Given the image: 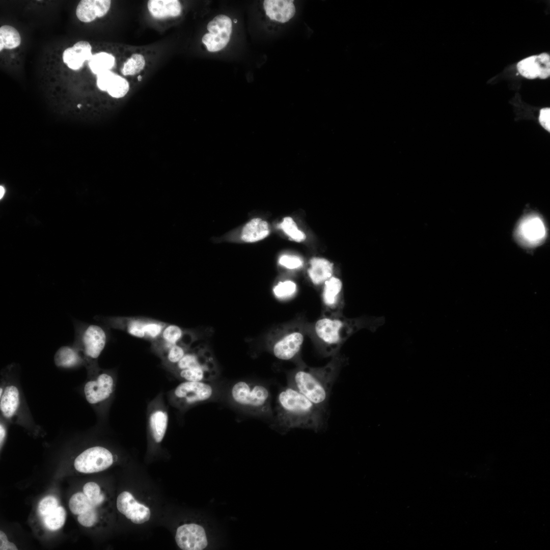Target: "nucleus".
Returning a JSON list of instances; mask_svg holds the SVG:
<instances>
[{"mask_svg":"<svg viewBox=\"0 0 550 550\" xmlns=\"http://www.w3.org/2000/svg\"><path fill=\"white\" fill-rule=\"evenodd\" d=\"M276 402L272 426L281 431L300 428L317 432L325 428L327 412L293 387L288 384L283 388Z\"/></svg>","mask_w":550,"mask_h":550,"instance_id":"1","label":"nucleus"},{"mask_svg":"<svg viewBox=\"0 0 550 550\" xmlns=\"http://www.w3.org/2000/svg\"><path fill=\"white\" fill-rule=\"evenodd\" d=\"M339 363L338 360L335 361L318 368L300 366L289 374L288 384L327 412L331 393L338 375Z\"/></svg>","mask_w":550,"mask_h":550,"instance_id":"2","label":"nucleus"},{"mask_svg":"<svg viewBox=\"0 0 550 550\" xmlns=\"http://www.w3.org/2000/svg\"><path fill=\"white\" fill-rule=\"evenodd\" d=\"M230 394L235 404L252 414L265 417H273L270 392L264 384L239 381L231 387Z\"/></svg>","mask_w":550,"mask_h":550,"instance_id":"3","label":"nucleus"},{"mask_svg":"<svg viewBox=\"0 0 550 550\" xmlns=\"http://www.w3.org/2000/svg\"><path fill=\"white\" fill-rule=\"evenodd\" d=\"M214 393V388L206 381H183L168 393V399L173 407L185 410L210 399Z\"/></svg>","mask_w":550,"mask_h":550,"instance_id":"4","label":"nucleus"},{"mask_svg":"<svg viewBox=\"0 0 550 550\" xmlns=\"http://www.w3.org/2000/svg\"><path fill=\"white\" fill-rule=\"evenodd\" d=\"M117 456L101 446L91 447L85 450L75 459L74 467L81 473L89 474L106 470L116 460Z\"/></svg>","mask_w":550,"mask_h":550,"instance_id":"5","label":"nucleus"},{"mask_svg":"<svg viewBox=\"0 0 550 550\" xmlns=\"http://www.w3.org/2000/svg\"><path fill=\"white\" fill-rule=\"evenodd\" d=\"M169 423V414L163 393H160L148 404L147 426L149 435L156 444L160 443L166 434Z\"/></svg>","mask_w":550,"mask_h":550,"instance_id":"6","label":"nucleus"},{"mask_svg":"<svg viewBox=\"0 0 550 550\" xmlns=\"http://www.w3.org/2000/svg\"><path fill=\"white\" fill-rule=\"evenodd\" d=\"M345 321L338 318L324 317L318 319L315 324L316 335L325 344L326 353H332L342 341V334L346 330Z\"/></svg>","mask_w":550,"mask_h":550,"instance_id":"7","label":"nucleus"},{"mask_svg":"<svg viewBox=\"0 0 550 550\" xmlns=\"http://www.w3.org/2000/svg\"><path fill=\"white\" fill-rule=\"evenodd\" d=\"M115 380L107 372L99 374L95 379L88 381L84 391L87 401L91 404H99L108 400L115 389Z\"/></svg>","mask_w":550,"mask_h":550,"instance_id":"8","label":"nucleus"},{"mask_svg":"<svg viewBox=\"0 0 550 550\" xmlns=\"http://www.w3.org/2000/svg\"><path fill=\"white\" fill-rule=\"evenodd\" d=\"M177 544L183 550H202L208 545V540L204 528L196 524H184L176 531Z\"/></svg>","mask_w":550,"mask_h":550,"instance_id":"9","label":"nucleus"},{"mask_svg":"<svg viewBox=\"0 0 550 550\" xmlns=\"http://www.w3.org/2000/svg\"><path fill=\"white\" fill-rule=\"evenodd\" d=\"M79 339L85 356L96 360L105 347L107 337L104 329L96 324H90L81 332Z\"/></svg>","mask_w":550,"mask_h":550,"instance_id":"10","label":"nucleus"},{"mask_svg":"<svg viewBox=\"0 0 550 550\" xmlns=\"http://www.w3.org/2000/svg\"><path fill=\"white\" fill-rule=\"evenodd\" d=\"M304 341V335L298 328H294L276 340L271 351L278 359L284 361L293 360L299 353Z\"/></svg>","mask_w":550,"mask_h":550,"instance_id":"11","label":"nucleus"},{"mask_svg":"<svg viewBox=\"0 0 550 550\" xmlns=\"http://www.w3.org/2000/svg\"><path fill=\"white\" fill-rule=\"evenodd\" d=\"M519 73L529 79H545L550 75V57L546 53L525 58L517 65Z\"/></svg>","mask_w":550,"mask_h":550,"instance_id":"12","label":"nucleus"},{"mask_svg":"<svg viewBox=\"0 0 550 550\" xmlns=\"http://www.w3.org/2000/svg\"><path fill=\"white\" fill-rule=\"evenodd\" d=\"M97 85L100 90L107 91L112 97L117 98L124 96L129 89L125 78L110 70L97 75Z\"/></svg>","mask_w":550,"mask_h":550,"instance_id":"13","label":"nucleus"},{"mask_svg":"<svg viewBox=\"0 0 550 550\" xmlns=\"http://www.w3.org/2000/svg\"><path fill=\"white\" fill-rule=\"evenodd\" d=\"M109 0H82L76 10L77 17L84 22H90L97 17L105 15L111 7Z\"/></svg>","mask_w":550,"mask_h":550,"instance_id":"14","label":"nucleus"},{"mask_svg":"<svg viewBox=\"0 0 550 550\" xmlns=\"http://www.w3.org/2000/svg\"><path fill=\"white\" fill-rule=\"evenodd\" d=\"M92 47L85 41L77 42L71 47L66 49L63 54L64 63L70 69H79L86 61H89L92 56Z\"/></svg>","mask_w":550,"mask_h":550,"instance_id":"15","label":"nucleus"},{"mask_svg":"<svg viewBox=\"0 0 550 550\" xmlns=\"http://www.w3.org/2000/svg\"><path fill=\"white\" fill-rule=\"evenodd\" d=\"M263 6L269 18L282 23L289 21L295 13L293 1L266 0Z\"/></svg>","mask_w":550,"mask_h":550,"instance_id":"16","label":"nucleus"},{"mask_svg":"<svg viewBox=\"0 0 550 550\" xmlns=\"http://www.w3.org/2000/svg\"><path fill=\"white\" fill-rule=\"evenodd\" d=\"M148 9L151 14L158 19L176 17L181 12V6L177 0H150Z\"/></svg>","mask_w":550,"mask_h":550,"instance_id":"17","label":"nucleus"},{"mask_svg":"<svg viewBox=\"0 0 550 550\" xmlns=\"http://www.w3.org/2000/svg\"><path fill=\"white\" fill-rule=\"evenodd\" d=\"M176 375L184 381H206L215 377L216 371L213 363L181 370Z\"/></svg>","mask_w":550,"mask_h":550,"instance_id":"18","label":"nucleus"},{"mask_svg":"<svg viewBox=\"0 0 550 550\" xmlns=\"http://www.w3.org/2000/svg\"><path fill=\"white\" fill-rule=\"evenodd\" d=\"M519 236L525 241L533 243L543 238L545 235L544 226L538 217H531L525 219L519 228Z\"/></svg>","mask_w":550,"mask_h":550,"instance_id":"19","label":"nucleus"},{"mask_svg":"<svg viewBox=\"0 0 550 550\" xmlns=\"http://www.w3.org/2000/svg\"><path fill=\"white\" fill-rule=\"evenodd\" d=\"M308 273L312 282L319 285L329 279L333 274V264L321 258H313L310 260Z\"/></svg>","mask_w":550,"mask_h":550,"instance_id":"20","label":"nucleus"},{"mask_svg":"<svg viewBox=\"0 0 550 550\" xmlns=\"http://www.w3.org/2000/svg\"><path fill=\"white\" fill-rule=\"evenodd\" d=\"M269 233L268 223L259 218L251 219L243 228L242 239L248 242H253L265 238Z\"/></svg>","mask_w":550,"mask_h":550,"instance_id":"21","label":"nucleus"},{"mask_svg":"<svg viewBox=\"0 0 550 550\" xmlns=\"http://www.w3.org/2000/svg\"><path fill=\"white\" fill-rule=\"evenodd\" d=\"M0 409L5 418H12L18 409L19 404V394L17 387L13 385L7 386L0 396Z\"/></svg>","mask_w":550,"mask_h":550,"instance_id":"22","label":"nucleus"},{"mask_svg":"<svg viewBox=\"0 0 550 550\" xmlns=\"http://www.w3.org/2000/svg\"><path fill=\"white\" fill-rule=\"evenodd\" d=\"M213 363L212 357L206 352H187L174 367L175 372Z\"/></svg>","mask_w":550,"mask_h":550,"instance_id":"23","label":"nucleus"},{"mask_svg":"<svg viewBox=\"0 0 550 550\" xmlns=\"http://www.w3.org/2000/svg\"><path fill=\"white\" fill-rule=\"evenodd\" d=\"M54 361L55 364L58 367L69 368L79 364L82 359L74 348L63 346L56 352Z\"/></svg>","mask_w":550,"mask_h":550,"instance_id":"24","label":"nucleus"},{"mask_svg":"<svg viewBox=\"0 0 550 550\" xmlns=\"http://www.w3.org/2000/svg\"><path fill=\"white\" fill-rule=\"evenodd\" d=\"M115 62V58L112 54L101 52L92 55L89 61V66L91 71L98 75L112 69L114 66Z\"/></svg>","mask_w":550,"mask_h":550,"instance_id":"25","label":"nucleus"},{"mask_svg":"<svg viewBox=\"0 0 550 550\" xmlns=\"http://www.w3.org/2000/svg\"><path fill=\"white\" fill-rule=\"evenodd\" d=\"M21 43V37L14 27L5 25L0 28V50L6 48L11 49L18 47Z\"/></svg>","mask_w":550,"mask_h":550,"instance_id":"26","label":"nucleus"},{"mask_svg":"<svg viewBox=\"0 0 550 550\" xmlns=\"http://www.w3.org/2000/svg\"><path fill=\"white\" fill-rule=\"evenodd\" d=\"M342 287L341 280L336 277H331L324 282L323 299L326 306L332 307L336 305Z\"/></svg>","mask_w":550,"mask_h":550,"instance_id":"27","label":"nucleus"},{"mask_svg":"<svg viewBox=\"0 0 550 550\" xmlns=\"http://www.w3.org/2000/svg\"><path fill=\"white\" fill-rule=\"evenodd\" d=\"M183 335L182 329L178 325L169 324L164 326L160 335L163 342V353L172 346L178 344Z\"/></svg>","mask_w":550,"mask_h":550,"instance_id":"28","label":"nucleus"},{"mask_svg":"<svg viewBox=\"0 0 550 550\" xmlns=\"http://www.w3.org/2000/svg\"><path fill=\"white\" fill-rule=\"evenodd\" d=\"M232 26V21L229 17L218 15L208 23L207 29L211 34L230 35Z\"/></svg>","mask_w":550,"mask_h":550,"instance_id":"29","label":"nucleus"},{"mask_svg":"<svg viewBox=\"0 0 550 550\" xmlns=\"http://www.w3.org/2000/svg\"><path fill=\"white\" fill-rule=\"evenodd\" d=\"M66 512L62 506H58L52 512L43 517L45 527L51 531L57 530L64 525Z\"/></svg>","mask_w":550,"mask_h":550,"instance_id":"30","label":"nucleus"},{"mask_svg":"<svg viewBox=\"0 0 550 550\" xmlns=\"http://www.w3.org/2000/svg\"><path fill=\"white\" fill-rule=\"evenodd\" d=\"M230 40V35L213 34L210 33L204 35L202 42L206 45L207 50L210 52H215L224 48Z\"/></svg>","mask_w":550,"mask_h":550,"instance_id":"31","label":"nucleus"},{"mask_svg":"<svg viewBox=\"0 0 550 550\" xmlns=\"http://www.w3.org/2000/svg\"><path fill=\"white\" fill-rule=\"evenodd\" d=\"M69 507L72 513L79 515L95 506L84 492H79L71 497L69 502Z\"/></svg>","mask_w":550,"mask_h":550,"instance_id":"32","label":"nucleus"},{"mask_svg":"<svg viewBox=\"0 0 550 550\" xmlns=\"http://www.w3.org/2000/svg\"><path fill=\"white\" fill-rule=\"evenodd\" d=\"M125 516L134 524H141L149 519L150 510L148 507L136 501Z\"/></svg>","mask_w":550,"mask_h":550,"instance_id":"33","label":"nucleus"},{"mask_svg":"<svg viewBox=\"0 0 550 550\" xmlns=\"http://www.w3.org/2000/svg\"><path fill=\"white\" fill-rule=\"evenodd\" d=\"M145 65L144 57L140 54H134L124 63L122 73L124 75H133L141 71Z\"/></svg>","mask_w":550,"mask_h":550,"instance_id":"34","label":"nucleus"},{"mask_svg":"<svg viewBox=\"0 0 550 550\" xmlns=\"http://www.w3.org/2000/svg\"><path fill=\"white\" fill-rule=\"evenodd\" d=\"M280 227L292 240L297 242L303 241L306 238L305 233L299 230L293 219L290 217H285L280 224Z\"/></svg>","mask_w":550,"mask_h":550,"instance_id":"35","label":"nucleus"},{"mask_svg":"<svg viewBox=\"0 0 550 550\" xmlns=\"http://www.w3.org/2000/svg\"><path fill=\"white\" fill-rule=\"evenodd\" d=\"M186 352V348L184 346L176 344L164 353L165 362L168 366L174 367Z\"/></svg>","mask_w":550,"mask_h":550,"instance_id":"36","label":"nucleus"},{"mask_svg":"<svg viewBox=\"0 0 550 550\" xmlns=\"http://www.w3.org/2000/svg\"><path fill=\"white\" fill-rule=\"evenodd\" d=\"M83 491L95 507L101 504L104 500L103 494L101 493L100 487L95 482L87 483L83 487Z\"/></svg>","mask_w":550,"mask_h":550,"instance_id":"37","label":"nucleus"},{"mask_svg":"<svg viewBox=\"0 0 550 550\" xmlns=\"http://www.w3.org/2000/svg\"><path fill=\"white\" fill-rule=\"evenodd\" d=\"M136 501L130 492L123 491L117 498V509L120 513L126 516Z\"/></svg>","mask_w":550,"mask_h":550,"instance_id":"38","label":"nucleus"},{"mask_svg":"<svg viewBox=\"0 0 550 550\" xmlns=\"http://www.w3.org/2000/svg\"><path fill=\"white\" fill-rule=\"evenodd\" d=\"M57 499L52 496H48L42 499L39 503L38 511L39 515L44 517L52 512L58 506Z\"/></svg>","mask_w":550,"mask_h":550,"instance_id":"39","label":"nucleus"},{"mask_svg":"<svg viewBox=\"0 0 550 550\" xmlns=\"http://www.w3.org/2000/svg\"><path fill=\"white\" fill-rule=\"evenodd\" d=\"M296 290V285L291 281L279 282L273 289L274 294L280 298L289 297L293 294Z\"/></svg>","mask_w":550,"mask_h":550,"instance_id":"40","label":"nucleus"},{"mask_svg":"<svg viewBox=\"0 0 550 550\" xmlns=\"http://www.w3.org/2000/svg\"><path fill=\"white\" fill-rule=\"evenodd\" d=\"M164 326L162 323L149 321H145L144 329L146 337L151 339H155L161 335Z\"/></svg>","mask_w":550,"mask_h":550,"instance_id":"41","label":"nucleus"},{"mask_svg":"<svg viewBox=\"0 0 550 550\" xmlns=\"http://www.w3.org/2000/svg\"><path fill=\"white\" fill-rule=\"evenodd\" d=\"M98 516L96 507H94L78 515L77 519L79 523L86 527L93 526L97 521Z\"/></svg>","mask_w":550,"mask_h":550,"instance_id":"42","label":"nucleus"},{"mask_svg":"<svg viewBox=\"0 0 550 550\" xmlns=\"http://www.w3.org/2000/svg\"><path fill=\"white\" fill-rule=\"evenodd\" d=\"M144 322L140 319H132L129 321L126 327L127 332L135 337L140 338L146 337L144 329Z\"/></svg>","mask_w":550,"mask_h":550,"instance_id":"43","label":"nucleus"},{"mask_svg":"<svg viewBox=\"0 0 550 550\" xmlns=\"http://www.w3.org/2000/svg\"><path fill=\"white\" fill-rule=\"evenodd\" d=\"M279 262L281 265L289 269L299 268L303 264V261L300 258L290 255L282 256L279 260Z\"/></svg>","mask_w":550,"mask_h":550,"instance_id":"44","label":"nucleus"},{"mask_svg":"<svg viewBox=\"0 0 550 550\" xmlns=\"http://www.w3.org/2000/svg\"><path fill=\"white\" fill-rule=\"evenodd\" d=\"M539 122L541 126L547 131L550 130V108H543L540 109Z\"/></svg>","mask_w":550,"mask_h":550,"instance_id":"45","label":"nucleus"},{"mask_svg":"<svg viewBox=\"0 0 550 550\" xmlns=\"http://www.w3.org/2000/svg\"><path fill=\"white\" fill-rule=\"evenodd\" d=\"M0 549L1 550H17L16 545L12 542L8 541L6 535L2 531H0Z\"/></svg>","mask_w":550,"mask_h":550,"instance_id":"46","label":"nucleus"},{"mask_svg":"<svg viewBox=\"0 0 550 550\" xmlns=\"http://www.w3.org/2000/svg\"><path fill=\"white\" fill-rule=\"evenodd\" d=\"M6 434V432L5 428L3 424H1V425H0V442H1V446H2V444L3 443L4 440L5 439V438Z\"/></svg>","mask_w":550,"mask_h":550,"instance_id":"47","label":"nucleus"},{"mask_svg":"<svg viewBox=\"0 0 550 550\" xmlns=\"http://www.w3.org/2000/svg\"><path fill=\"white\" fill-rule=\"evenodd\" d=\"M5 190L4 188L2 186H0V199H1L4 196V194H5Z\"/></svg>","mask_w":550,"mask_h":550,"instance_id":"48","label":"nucleus"},{"mask_svg":"<svg viewBox=\"0 0 550 550\" xmlns=\"http://www.w3.org/2000/svg\"><path fill=\"white\" fill-rule=\"evenodd\" d=\"M138 79L139 81H140V80H141V79H142V76H141V75H139V76H138Z\"/></svg>","mask_w":550,"mask_h":550,"instance_id":"49","label":"nucleus"},{"mask_svg":"<svg viewBox=\"0 0 550 550\" xmlns=\"http://www.w3.org/2000/svg\"><path fill=\"white\" fill-rule=\"evenodd\" d=\"M80 106H81V105L80 104H78L77 107L78 108H80Z\"/></svg>","mask_w":550,"mask_h":550,"instance_id":"50","label":"nucleus"},{"mask_svg":"<svg viewBox=\"0 0 550 550\" xmlns=\"http://www.w3.org/2000/svg\"><path fill=\"white\" fill-rule=\"evenodd\" d=\"M234 22H235V23H236V22H237V20H235V19H234Z\"/></svg>","mask_w":550,"mask_h":550,"instance_id":"51","label":"nucleus"}]
</instances>
